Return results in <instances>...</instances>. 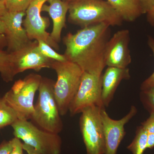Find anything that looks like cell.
<instances>
[{"label": "cell", "mask_w": 154, "mask_h": 154, "mask_svg": "<svg viewBox=\"0 0 154 154\" xmlns=\"http://www.w3.org/2000/svg\"><path fill=\"white\" fill-rule=\"evenodd\" d=\"M110 27L97 24L68 33L63 39L67 60L76 64L84 72L101 76L106 66L105 48L110 38Z\"/></svg>", "instance_id": "1"}, {"label": "cell", "mask_w": 154, "mask_h": 154, "mask_svg": "<svg viewBox=\"0 0 154 154\" xmlns=\"http://www.w3.org/2000/svg\"><path fill=\"white\" fill-rule=\"evenodd\" d=\"M68 22L82 28L100 24L120 26L123 20L106 0H69Z\"/></svg>", "instance_id": "2"}, {"label": "cell", "mask_w": 154, "mask_h": 154, "mask_svg": "<svg viewBox=\"0 0 154 154\" xmlns=\"http://www.w3.org/2000/svg\"><path fill=\"white\" fill-rule=\"evenodd\" d=\"M54 83L51 79L42 77L30 120L41 129L59 134L63 128V123L54 97Z\"/></svg>", "instance_id": "3"}, {"label": "cell", "mask_w": 154, "mask_h": 154, "mask_svg": "<svg viewBox=\"0 0 154 154\" xmlns=\"http://www.w3.org/2000/svg\"><path fill=\"white\" fill-rule=\"evenodd\" d=\"M51 68L56 73L57 79L54 83V93L60 113L66 115L72 100L81 83L84 71L78 65L66 60H53Z\"/></svg>", "instance_id": "4"}, {"label": "cell", "mask_w": 154, "mask_h": 154, "mask_svg": "<svg viewBox=\"0 0 154 154\" xmlns=\"http://www.w3.org/2000/svg\"><path fill=\"white\" fill-rule=\"evenodd\" d=\"M15 137L42 154H60L62 140L59 134L41 129L27 120L18 119L11 125Z\"/></svg>", "instance_id": "5"}, {"label": "cell", "mask_w": 154, "mask_h": 154, "mask_svg": "<svg viewBox=\"0 0 154 154\" xmlns=\"http://www.w3.org/2000/svg\"><path fill=\"white\" fill-rule=\"evenodd\" d=\"M42 77L31 73L16 81L3 98L16 110L19 119H30L34 111V99Z\"/></svg>", "instance_id": "6"}, {"label": "cell", "mask_w": 154, "mask_h": 154, "mask_svg": "<svg viewBox=\"0 0 154 154\" xmlns=\"http://www.w3.org/2000/svg\"><path fill=\"white\" fill-rule=\"evenodd\" d=\"M93 106L81 112L80 130L87 154H105V143L101 117V108Z\"/></svg>", "instance_id": "7"}, {"label": "cell", "mask_w": 154, "mask_h": 154, "mask_svg": "<svg viewBox=\"0 0 154 154\" xmlns=\"http://www.w3.org/2000/svg\"><path fill=\"white\" fill-rule=\"evenodd\" d=\"M105 107L102 99L101 76L84 72L81 83L69 107L71 116L91 106Z\"/></svg>", "instance_id": "8"}, {"label": "cell", "mask_w": 154, "mask_h": 154, "mask_svg": "<svg viewBox=\"0 0 154 154\" xmlns=\"http://www.w3.org/2000/svg\"><path fill=\"white\" fill-rule=\"evenodd\" d=\"M48 0H33L26 11L23 26L31 40H41L58 50V43L53 41L46 31L49 26V19L41 16L42 8Z\"/></svg>", "instance_id": "9"}, {"label": "cell", "mask_w": 154, "mask_h": 154, "mask_svg": "<svg viewBox=\"0 0 154 154\" xmlns=\"http://www.w3.org/2000/svg\"><path fill=\"white\" fill-rule=\"evenodd\" d=\"M11 63L15 76L27 70L38 72L51 68L53 60L44 56L40 52L37 40H32L23 48L11 53Z\"/></svg>", "instance_id": "10"}, {"label": "cell", "mask_w": 154, "mask_h": 154, "mask_svg": "<svg viewBox=\"0 0 154 154\" xmlns=\"http://www.w3.org/2000/svg\"><path fill=\"white\" fill-rule=\"evenodd\" d=\"M137 113L135 106H131L129 112L119 120L112 119L105 110L101 108L102 119L105 143V154H116L119 145L126 134L125 125Z\"/></svg>", "instance_id": "11"}, {"label": "cell", "mask_w": 154, "mask_h": 154, "mask_svg": "<svg viewBox=\"0 0 154 154\" xmlns=\"http://www.w3.org/2000/svg\"><path fill=\"white\" fill-rule=\"evenodd\" d=\"M129 30L122 29L113 34L107 42L105 48V62L107 67L127 68L131 63L129 48Z\"/></svg>", "instance_id": "12"}, {"label": "cell", "mask_w": 154, "mask_h": 154, "mask_svg": "<svg viewBox=\"0 0 154 154\" xmlns=\"http://www.w3.org/2000/svg\"><path fill=\"white\" fill-rule=\"evenodd\" d=\"M26 12H8L2 18L6 27L7 51L13 53L25 47L32 40L23 27V18Z\"/></svg>", "instance_id": "13"}, {"label": "cell", "mask_w": 154, "mask_h": 154, "mask_svg": "<svg viewBox=\"0 0 154 154\" xmlns=\"http://www.w3.org/2000/svg\"><path fill=\"white\" fill-rule=\"evenodd\" d=\"M130 78L129 69L128 68L122 69L107 67L105 72L101 75L102 99L104 107L109 106L122 81L129 80Z\"/></svg>", "instance_id": "14"}, {"label": "cell", "mask_w": 154, "mask_h": 154, "mask_svg": "<svg viewBox=\"0 0 154 154\" xmlns=\"http://www.w3.org/2000/svg\"><path fill=\"white\" fill-rule=\"evenodd\" d=\"M47 2L49 5L44 4L42 12H47L52 19L53 29L50 35L53 41L58 43L60 42L63 29L66 27L68 5L63 0H48Z\"/></svg>", "instance_id": "15"}, {"label": "cell", "mask_w": 154, "mask_h": 154, "mask_svg": "<svg viewBox=\"0 0 154 154\" xmlns=\"http://www.w3.org/2000/svg\"><path fill=\"white\" fill-rule=\"evenodd\" d=\"M123 21L133 22L144 14L139 0H106Z\"/></svg>", "instance_id": "16"}, {"label": "cell", "mask_w": 154, "mask_h": 154, "mask_svg": "<svg viewBox=\"0 0 154 154\" xmlns=\"http://www.w3.org/2000/svg\"><path fill=\"white\" fill-rule=\"evenodd\" d=\"M148 133L143 127L138 126L136 131L135 136L132 142L127 149L132 154H143L146 149Z\"/></svg>", "instance_id": "17"}, {"label": "cell", "mask_w": 154, "mask_h": 154, "mask_svg": "<svg viewBox=\"0 0 154 154\" xmlns=\"http://www.w3.org/2000/svg\"><path fill=\"white\" fill-rule=\"evenodd\" d=\"M19 119L16 110L2 97L0 99V129L12 125Z\"/></svg>", "instance_id": "18"}, {"label": "cell", "mask_w": 154, "mask_h": 154, "mask_svg": "<svg viewBox=\"0 0 154 154\" xmlns=\"http://www.w3.org/2000/svg\"><path fill=\"white\" fill-rule=\"evenodd\" d=\"M0 74L6 82H10L15 76L11 63V54L7 51H0Z\"/></svg>", "instance_id": "19"}, {"label": "cell", "mask_w": 154, "mask_h": 154, "mask_svg": "<svg viewBox=\"0 0 154 154\" xmlns=\"http://www.w3.org/2000/svg\"><path fill=\"white\" fill-rule=\"evenodd\" d=\"M37 41L38 49L45 57L57 61L64 62L67 60L64 54L57 52L52 47L44 41L41 40Z\"/></svg>", "instance_id": "20"}, {"label": "cell", "mask_w": 154, "mask_h": 154, "mask_svg": "<svg viewBox=\"0 0 154 154\" xmlns=\"http://www.w3.org/2000/svg\"><path fill=\"white\" fill-rule=\"evenodd\" d=\"M140 99L142 104L149 113H154V87L140 91Z\"/></svg>", "instance_id": "21"}, {"label": "cell", "mask_w": 154, "mask_h": 154, "mask_svg": "<svg viewBox=\"0 0 154 154\" xmlns=\"http://www.w3.org/2000/svg\"><path fill=\"white\" fill-rule=\"evenodd\" d=\"M33 0H5L7 11L10 12H26Z\"/></svg>", "instance_id": "22"}, {"label": "cell", "mask_w": 154, "mask_h": 154, "mask_svg": "<svg viewBox=\"0 0 154 154\" xmlns=\"http://www.w3.org/2000/svg\"><path fill=\"white\" fill-rule=\"evenodd\" d=\"M148 45L151 50L154 57V38L152 36L148 37ZM154 87V71L152 74L144 81L140 85V91L146 90Z\"/></svg>", "instance_id": "23"}, {"label": "cell", "mask_w": 154, "mask_h": 154, "mask_svg": "<svg viewBox=\"0 0 154 154\" xmlns=\"http://www.w3.org/2000/svg\"><path fill=\"white\" fill-rule=\"evenodd\" d=\"M149 116L141 122V125L148 134H154V113H149Z\"/></svg>", "instance_id": "24"}, {"label": "cell", "mask_w": 154, "mask_h": 154, "mask_svg": "<svg viewBox=\"0 0 154 154\" xmlns=\"http://www.w3.org/2000/svg\"><path fill=\"white\" fill-rule=\"evenodd\" d=\"M13 147L10 154H24L23 143L22 140L14 137L12 140Z\"/></svg>", "instance_id": "25"}, {"label": "cell", "mask_w": 154, "mask_h": 154, "mask_svg": "<svg viewBox=\"0 0 154 154\" xmlns=\"http://www.w3.org/2000/svg\"><path fill=\"white\" fill-rule=\"evenodd\" d=\"M13 147L12 140L4 141L0 144V154H10Z\"/></svg>", "instance_id": "26"}, {"label": "cell", "mask_w": 154, "mask_h": 154, "mask_svg": "<svg viewBox=\"0 0 154 154\" xmlns=\"http://www.w3.org/2000/svg\"><path fill=\"white\" fill-rule=\"evenodd\" d=\"M144 14H146L154 7V0H139Z\"/></svg>", "instance_id": "27"}, {"label": "cell", "mask_w": 154, "mask_h": 154, "mask_svg": "<svg viewBox=\"0 0 154 154\" xmlns=\"http://www.w3.org/2000/svg\"><path fill=\"white\" fill-rule=\"evenodd\" d=\"M154 148V134L148 133L146 149H152Z\"/></svg>", "instance_id": "28"}, {"label": "cell", "mask_w": 154, "mask_h": 154, "mask_svg": "<svg viewBox=\"0 0 154 154\" xmlns=\"http://www.w3.org/2000/svg\"><path fill=\"white\" fill-rule=\"evenodd\" d=\"M147 20L149 24L154 27V7L146 14Z\"/></svg>", "instance_id": "29"}, {"label": "cell", "mask_w": 154, "mask_h": 154, "mask_svg": "<svg viewBox=\"0 0 154 154\" xmlns=\"http://www.w3.org/2000/svg\"><path fill=\"white\" fill-rule=\"evenodd\" d=\"M23 149L27 154H42L36 151V150L34 149L32 147L24 143H23Z\"/></svg>", "instance_id": "30"}, {"label": "cell", "mask_w": 154, "mask_h": 154, "mask_svg": "<svg viewBox=\"0 0 154 154\" xmlns=\"http://www.w3.org/2000/svg\"><path fill=\"white\" fill-rule=\"evenodd\" d=\"M7 47V41L5 34H0V51Z\"/></svg>", "instance_id": "31"}, {"label": "cell", "mask_w": 154, "mask_h": 154, "mask_svg": "<svg viewBox=\"0 0 154 154\" xmlns=\"http://www.w3.org/2000/svg\"><path fill=\"white\" fill-rule=\"evenodd\" d=\"M8 12L5 5V2H0V19L5 15Z\"/></svg>", "instance_id": "32"}, {"label": "cell", "mask_w": 154, "mask_h": 154, "mask_svg": "<svg viewBox=\"0 0 154 154\" xmlns=\"http://www.w3.org/2000/svg\"><path fill=\"white\" fill-rule=\"evenodd\" d=\"M6 32V27L5 22L0 19V34H5Z\"/></svg>", "instance_id": "33"}, {"label": "cell", "mask_w": 154, "mask_h": 154, "mask_svg": "<svg viewBox=\"0 0 154 154\" xmlns=\"http://www.w3.org/2000/svg\"><path fill=\"white\" fill-rule=\"evenodd\" d=\"M5 0H0V2H5Z\"/></svg>", "instance_id": "34"}, {"label": "cell", "mask_w": 154, "mask_h": 154, "mask_svg": "<svg viewBox=\"0 0 154 154\" xmlns=\"http://www.w3.org/2000/svg\"><path fill=\"white\" fill-rule=\"evenodd\" d=\"M64 1H65V2H67L68 1H69V0H63Z\"/></svg>", "instance_id": "35"}, {"label": "cell", "mask_w": 154, "mask_h": 154, "mask_svg": "<svg viewBox=\"0 0 154 154\" xmlns=\"http://www.w3.org/2000/svg\"><path fill=\"white\" fill-rule=\"evenodd\" d=\"M1 98H2V97H1V96H0V99H1Z\"/></svg>", "instance_id": "36"}]
</instances>
